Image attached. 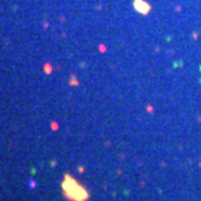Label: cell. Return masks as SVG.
<instances>
[{"label":"cell","mask_w":201,"mask_h":201,"mask_svg":"<svg viewBox=\"0 0 201 201\" xmlns=\"http://www.w3.org/2000/svg\"><path fill=\"white\" fill-rule=\"evenodd\" d=\"M35 186H36V183H35L34 180H31V182H30V188H34Z\"/></svg>","instance_id":"6da1fadb"}]
</instances>
